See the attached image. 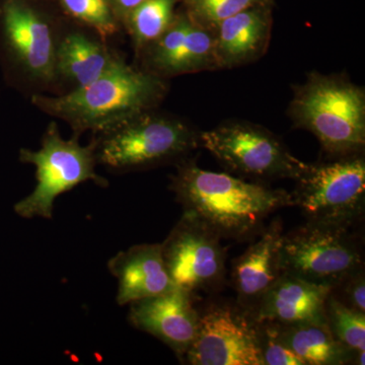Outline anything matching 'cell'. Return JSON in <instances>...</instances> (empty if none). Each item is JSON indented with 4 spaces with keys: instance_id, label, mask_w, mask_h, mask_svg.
<instances>
[{
    "instance_id": "obj_1",
    "label": "cell",
    "mask_w": 365,
    "mask_h": 365,
    "mask_svg": "<svg viewBox=\"0 0 365 365\" xmlns=\"http://www.w3.org/2000/svg\"><path fill=\"white\" fill-rule=\"evenodd\" d=\"M170 189L185 213L195 216L222 239L242 241L261 232L269 215L294 206L292 194L182 160Z\"/></svg>"
},
{
    "instance_id": "obj_2",
    "label": "cell",
    "mask_w": 365,
    "mask_h": 365,
    "mask_svg": "<svg viewBox=\"0 0 365 365\" xmlns=\"http://www.w3.org/2000/svg\"><path fill=\"white\" fill-rule=\"evenodd\" d=\"M165 93L160 76L118 59L100 78L59 97L35 95L41 111L66 122L78 138L86 131L105 134L150 112Z\"/></svg>"
},
{
    "instance_id": "obj_3",
    "label": "cell",
    "mask_w": 365,
    "mask_h": 365,
    "mask_svg": "<svg viewBox=\"0 0 365 365\" xmlns=\"http://www.w3.org/2000/svg\"><path fill=\"white\" fill-rule=\"evenodd\" d=\"M289 115L295 126L313 133L333 157L364 150V91L343 76L312 73L295 91Z\"/></svg>"
},
{
    "instance_id": "obj_4",
    "label": "cell",
    "mask_w": 365,
    "mask_h": 365,
    "mask_svg": "<svg viewBox=\"0 0 365 365\" xmlns=\"http://www.w3.org/2000/svg\"><path fill=\"white\" fill-rule=\"evenodd\" d=\"M93 143L98 163L121 173L182 162L200 145L199 134L189 125L150 112L101 134Z\"/></svg>"
},
{
    "instance_id": "obj_5",
    "label": "cell",
    "mask_w": 365,
    "mask_h": 365,
    "mask_svg": "<svg viewBox=\"0 0 365 365\" xmlns=\"http://www.w3.org/2000/svg\"><path fill=\"white\" fill-rule=\"evenodd\" d=\"M20 160L35 165L37 180L32 193L14 205L16 215L26 220H51L57 197L79 184L91 181L98 186H108L107 180L96 172L95 143L83 146L76 137L66 140L55 123L46 130L40 150L23 148Z\"/></svg>"
},
{
    "instance_id": "obj_6",
    "label": "cell",
    "mask_w": 365,
    "mask_h": 365,
    "mask_svg": "<svg viewBox=\"0 0 365 365\" xmlns=\"http://www.w3.org/2000/svg\"><path fill=\"white\" fill-rule=\"evenodd\" d=\"M295 181L292 202L307 222L353 227L364 217L365 160L361 153L307 163Z\"/></svg>"
},
{
    "instance_id": "obj_7",
    "label": "cell",
    "mask_w": 365,
    "mask_h": 365,
    "mask_svg": "<svg viewBox=\"0 0 365 365\" xmlns=\"http://www.w3.org/2000/svg\"><path fill=\"white\" fill-rule=\"evenodd\" d=\"M352 227L307 222L283 234L282 273L333 289L364 268V253Z\"/></svg>"
},
{
    "instance_id": "obj_8",
    "label": "cell",
    "mask_w": 365,
    "mask_h": 365,
    "mask_svg": "<svg viewBox=\"0 0 365 365\" xmlns=\"http://www.w3.org/2000/svg\"><path fill=\"white\" fill-rule=\"evenodd\" d=\"M199 141L225 169L258 181L297 180L307 169V163L257 125L225 123L199 134Z\"/></svg>"
},
{
    "instance_id": "obj_9",
    "label": "cell",
    "mask_w": 365,
    "mask_h": 365,
    "mask_svg": "<svg viewBox=\"0 0 365 365\" xmlns=\"http://www.w3.org/2000/svg\"><path fill=\"white\" fill-rule=\"evenodd\" d=\"M57 45L51 26L24 0H1L0 62L11 83H53Z\"/></svg>"
},
{
    "instance_id": "obj_10",
    "label": "cell",
    "mask_w": 365,
    "mask_h": 365,
    "mask_svg": "<svg viewBox=\"0 0 365 365\" xmlns=\"http://www.w3.org/2000/svg\"><path fill=\"white\" fill-rule=\"evenodd\" d=\"M216 234L195 216L182 217L162 242L165 267L175 287L196 297L215 292L225 280L227 252Z\"/></svg>"
},
{
    "instance_id": "obj_11",
    "label": "cell",
    "mask_w": 365,
    "mask_h": 365,
    "mask_svg": "<svg viewBox=\"0 0 365 365\" xmlns=\"http://www.w3.org/2000/svg\"><path fill=\"white\" fill-rule=\"evenodd\" d=\"M184 361L192 365H263L257 322L237 304H209L199 311L196 337Z\"/></svg>"
},
{
    "instance_id": "obj_12",
    "label": "cell",
    "mask_w": 365,
    "mask_h": 365,
    "mask_svg": "<svg viewBox=\"0 0 365 365\" xmlns=\"http://www.w3.org/2000/svg\"><path fill=\"white\" fill-rule=\"evenodd\" d=\"M193 294L179 287L131 302L128 321L134 328L162 341L184 361L198 328L199 311Z\"/></svg>"
},
{
    "instance_id": "obj_13",
    "label": "cell",
    "mask_w": 365,
    "mask_h": 365,
    "mask_svg": "<svg viewBox=\"0 0 365 365\" xmlns=\"http://www.w3.org/2000/svg\"><path fill=\"white\" fill-rule=\"evenodd\" d=\"M150 73L174 76L218 68L215 32L187 16L175 18L157 40L148 44Z\"/></svg>"
},
{
    "instance_id": "obj_14",
    "label": "cell",
    "mask_w": 365,
    "mask_h": 365,
    "mask_svg": "<svg viewBox=\"0 0 365 365\" xmlns=\"http://www.w3.org/2000/svg\"><path fill=\"white\" fill-rule=\"evenodd\" d=\"M283 223L275 218L232 264V282L237 292V304L250 314L264 294L282 274L280 261Z\"/></svg>"
},
{
    "instance_id": "obj_15",
    "label": "cell",
    "mask_w": 365,
    "mask_h": 365,
    "mask_svg": "<svg viewBox=\"0 0 365 365\" xmlns=\"http://www.w3.org/2000/svg\"><path fill=\"white\" fill-rule=\"evenodd\" d=\"M331 288L282 273L264 294L251 316L277 325L326 323V300Z\"/></svg>"
},
{
    "instance_id": "obj_16",
    "label": "cell",
    "mask_w": 365,
    "mask_h": 365,
    "mask_svg": "<svg viewBox=\"0 0 365 365\" xmlns=\"http://www.w3.org/2000/svg\"><path fill=\"white\" fill-rule=\"evenodd\" d=\"M108 269L118 281L119 306L165 294L175 287L163 262L162 244L135 245L119 252L108 262Z\"/></svg>"
},
{
    "instance_id": "obj_17",
    "label": "cell",
    "mask_w": 365,
    "mask_h": 365,
    "mask_svg": "<svg viewBox=\"0 0 365 365\" xmlns=\"http://www.w3.org/2000/svg\"><path fill=\"white\" fill-rule=\"evenodd\" d=\"M270 4L249 7L222 21L215 30L218 68H234L258 59L270 40Z\"/></svg>"
},
{
    "instance_id": "obj_18",
    "label": "cell",
    "mask_w": 365,
    "mask_h": 365,
    "mask_svg": "<svg viewBox=\"0 0 365 365\" xmlns=\"http://www.w3.org/2000/svg\"><path fill=\"white\" fill-rule=\"evenodd\" d=\"M104 45L81 33H71L56 49V78L61 76L81 88L100 78L117 61Z\"/></svg>"
},
{
    "instance_id": "obj_19",
    "label": "cell",
    "mask_w": 365,
    "mask_h": 365,
    "mask_svg": "<svg viewBox=\"0 0 365 365\" xmlns=\"http://www.w3.org/2000/svg\"><path fill=\"white\" fill-rule=\"evenodd\" d=\"M275 325L280 339L304 365H342L356 359L334 337L327 323Z\"/></svg>"
},
{
    "instance_id": "obj_20",
    "label": "cell",
    "mask_w": 365,
    "mask_h": 365,
    "mask_svg": "<svg viewBox=\"0 0 365 365\" xmlns=\"http://www.w3.org/2000/svg\"><path fill=\"white\" fill-rule=\"evenodd\" d=\"M178 0H144L128 14V26L139 47L148 46L167 31L175 20Z\"/></svg>"
},
{
    "instance_id": "obj_21",
    "label": "cell",
    "mask_w": 365,
    "mask_h": 365,
    "mask_svg": "<svg viewBox=\"0 0 365 365\" xmlns=\"http://www.w3.org/2000/svg\"><path fill=\"white\" fill-rule=\"evenodd\" d=\"M325 316L327 325L336 339L356 357L365 352V314L345 306L330 292L326 300Z\"/></svg>"
},
{
    "instance_id": "obj_22",
    "label": "cell",
    "mask_w": 365,
    "mask_h": 365,
    "mask_svg": "<svg viewBox=\"0 0 365 365\" xmlns=\"http://www.w3.org/2000/svg\"><path fill=\"white\" fill-rule=\"evenodd\" d=\"M262 4H271V0H187L190 18L212 32L222 21Z\"/></svg>"
},
{
    "instance_id": "obj_23",
    "label": "cell",
    "mask_w": 365,
    "mask_h": 365,
    "mask_svg": "<svg viewBox=\"0 0 365 365\" xmlns=\"http://www.w3.org/2000/svg\"><path fill=\"white\" fill-rule=\"evenodd\" d=\"M66 11L78 20L107 37L116 32V24L107 0H61Z\"/></svg>"
},
{
    "instance_id": "obj_24",
    "label": "cell",
    "mask_w": 365,
    "mask_h": 365,
    "mask_svg": "<svg viewBox=\"0 0 365 365\" xmlns=\"http://www.w3.org/2000/svg\"><path fill=\"white\" fill-rule=\"evenodd\" d=\"M259 348L263 365H304L278 336L275 324L257 322Z\"/></svg>"
},
{
    "instance_id": "obj_25",
    "label": "cell",
    "mask_w": 365,
    "mask_h": 365,
    "mask_svg": "<svg viewBox=\"0 0 365 365\" xmlns=\"http://www.w3.org/2000/svg\"><path fill=\"white\" fill-rule=\"evenodd\" d=\"M331 294L345 306L365 314L364 268L360 269L343 280L331 290Z\"/></svg>"
},
{
    "instance_id": "obj_26",
    "label": "cell",
    "mask_w": 365,
    "mask_h": 365,
    "mask_svg": "<svg viewBox=\"0 0 365 365\" xmlns=\"http://www.w3.org/2000/svg\"><path fill=\"white\" fill-rule=\"evenodd\" d=\"M114 1L116 2L120 9L129 14L132 9H135V7L139 6L144 0H114Z\"/></svg>"
}]
</instances>
